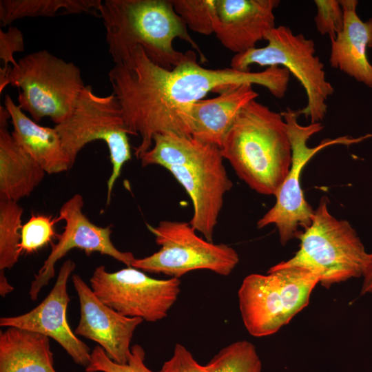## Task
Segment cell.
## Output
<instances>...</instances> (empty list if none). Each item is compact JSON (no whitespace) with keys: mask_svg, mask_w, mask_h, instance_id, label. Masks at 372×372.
<instances>
[{"mask_svg":"<svg viewBox=\"0 0 372 372\" xmlns=\"http://www.w3.org/2000/svg\"><path fill=\"white\" fill-rule=\"evenodd\" d=\"M289 77L288 70L280 66L257 72L206 68L197 62L193 50L185 52L178 65L168 70L152 62L140 45L108 72L130 134L141 136L134 147L137 158L152 147L155 134L192 136V107L209 92L219 94L231 86L250 83L280 99Z\"/></svg>","mask_w":372,"mask_h":372,"instance_id":"cell-1","label":"cell"},{"mask_svg":"<svg viewBox=\"0 0 372 372\" xmlns=\"http://www.w3.org/2000/svg\"><path fill=\"white\" fill-rule=\"evenodd\" d=\"M220 151L237 176L263 195H276L292 161L284 117L256 100L240 112Z\"/></svg>","mask_w":372,"mask_h":372,"instance_id":"cell-2","label":"cell"},{"mask_svg":"<svg viewBox=\"0 0 372 372\" xmlns=\"http://www.w3.org/2000/svg\"><path fill=\"white\" fill-rule=\"evenodd\" d=\"M100 18L114 63L125 59L140 45L152 62L172 70L184 56L173 46L176 38L195 48L203 63L207 61L175 12L172 0H105Z\"/></svg>","mask_w":372,"mask_h":372,"instance_id":"cell-3","label":"cell"},{"mask_svg":"<svg viewBox=\"0 0 372 372\" xmlns=\"http://www.w3.org/2000/svg\"><path fill=\"white\" fill-rule=\"evenodd\" d=\"M328 203L326 196L321 198L311 225L298 238L299 249L288 260L279 262L310 271L327 289L362 277L369 256L356 231L347 220L334 217Z\"/></svg>","mask_w":372,"mask_h":372,"instance_id":"cell-4","label":"cell"},{"mask_svg":"<svg viewBox=\"0 0 372 372\" xmlns=\"http://www.w3.org/2000/svg\"><path fill=\"white\" fill-rule=\"evenodd\" d=\"M319 283L312 272L280 263L266 275L251 273L238 292L239 309L248 333L257 338L271 335L306 307Z\"/></svg>","mask_w":372,"mask_h":372,"instance_id":"cell-5","label":"cell"},{"mask_svg":"<svg viewBox=\"0 0 372 372\" xmlns=\"http://www.w3.org/2000/svg\"><path fill=\"white\" fill-rule=\"evenodd\" d=\"M8 85L19 90L18 105L39 122L49 117L58 125L72 113L85 85L81 69L46 50L23 56L12 67Z\"/></svg>","mask_w":372,"mask_h":372,"instance_id":"cell-6","label":"cell"},{"mask_svg":"<svg viewBox=\"0 0 372 372\" xmlns=\"http://www.w3.org/2000/svg\"><path fill=\"white\" fill-rule=\"evenodd\" d=\"M267 45L235 54L230 68L250 72L249 66H280L300 83L307 94V105L298 111L310 123H320L327 111V101L334 92L326 78L324 64L316 55L315 43L302 34H296L286 25L276 26L265 35Z\"/></svg>","mask_w":372,"mask_h":372,"instance_id":"cell-7","label":"cell"},{"mask_svg":"<svg viewBox=\"0 0 372 372\" xmlns=\"http://www.w3.org/2000/svg\"><path fill=\"white\" fill-rule=\"evenodd\" d=\"M54 128L72 167L78 154L87 144L94 141L105 142L112 163V173L107 180V203L109 204L122 168L132 158L128 138L131 134L116 97L112 93L98 95L92 85H87L80 93L71 115L55 125Z\"/></svg>","mask_w":372,"mask_h":372,"instance_id":"cell-8","label":"cell"},{"mask_svg":"<svg viewBox=\"0 0 372 372\" xmlns=\"http://www.w3.org/2000/svg\"><path fill=\"white\" fill-rule=\"evenodd\" d=\"M287 123L292 148V161L289 171L275 196L274 205L257 222L258 229L269 225L277 228L280 242L285 245L311 223L314 209L304 198L300 186V174L305 165L322 149L334 145H350L372 137V134L358 138L342 136L336 138L322 140L319 145L311 147L309 139L322 130L320 123L302 125L298 123V112L287 108L281 112Z\"/></svg>","mask_w":372,"mask_h":372,"instance_id":"cell-9","label":"cell"},{"mask_svg":"<svg viewBox=\"0 0 372 372\" xmlns=\"http://www.w3.org/2000/svg\"><path fill=\"white\" fill-rule=\"evenodd\" d=\"M147 227L161 248L149 256L136 258L132 267L138 269L176 278L199 269L227 276L239 262L234 248L198 236L189 223L162 220L156 227L147 224Z\"/></svg>","mask_w":372,"mask_h":372,"instance_id":"cell-10","label":"cell"},{"mask_svg":"<svg viewBox=\"0 0 372 372\" xmlns=\"http://www.w3.org/2000/svg\"><path fill=\"white\" fill-rule=\"evenodd\" d=\"M90 283L104 304L125 316L147 322L165 318L180 291L179 278H153L132 266L109 272L100 265L95 268Z\"/></svg>","mask_w":372,"mask_h":372,"instance_id":"cell-11","label":"cell"},{"mask_svg":"<svg viewBox=\"0 0 372 372\" xmlns=\"http://www.w3.org/2000/svg\"><path fill=\"white\" fill-rule=\"evenodd\" d=\"M83 198L75 194L65 201L59 210V221L63 220L62 233L57 234V242L51 244V251L43 266L34 275L29 290L32 300L38 298L41 290L55 275V264L72 249L83 250L86 254L93 252L109 256L131 267L136 258L132 252L121 251L112 243L111 226H97L83 214Z\"/></svg>","mask_w":372,"mask_h":372,"instance_id":"cell-12","label":"cell"},{"mask_svg":"<svg viewBox=\"0 0 372 372\" xmlns=\"http://www.w3.org/2000/svg\"><path fill=\"white\" fill-rule=\"evenodd\" d=\"M223 159L220 148L209 144L194 162L167 169L192 200L189 224L209 242H213L224 196L232 187Z\"/></svg>","mask_w":372,"mask_h":372,"instance_id":"cell-13","label":"cell"},{"mask_svg":"<svg viewBox=\"0 0 372 372\" xmlns=\"http://www.w3.org/2000/svg\"><path fill=\"white\" fill-rule=\"evenodd\" d=\"M75 267L74 261L66 260L59 271L54 287L45 298L25 313L1 317L0 326L26 329L51 338L64 349L75 364L85 368L90 364L92 351L72 331L66 318L70 302L67 285Z\"/></svg>","mask_w":372,"mask_h":372,"instance_id":"cell-14","label":"cell"},{"mask_svg":"<svg viewBox=\"0 0 372 372\" xmlns=\"http://www.w3.org/2000/svg\"><path fill=\"white\" fill-rule=\"evenodd\" d=\"M72 281L80 304L75 334L97 342L114 362L126 364L134 332L143 320L125 316L104 304L79 275L74 273Z\"/></svg>","mask_w":372,"mask_h":372,"instance_id":"cell-15","label":"cell"},{"mask_svg":"<svg viewBox=\"0 0 372 372\" xmlns=\"http://www.w3.org/2000/svg\"><path fill=\"white\" fill-rule=\"evenodd\" d=\"M278 0H216V38L236 54L256 48L276 27L274 10Z\"/></svg>","mask_w":372,"mask_h":372,"instance_id":"cell-16","label":"cell"},{"mask_svg":"<svg viewBox=\"0 0 372 372\" xmlns=\"http://www.w3.org/2000/svg\"><path fill=\"white\" fill-rule=\"evenodd\" d=\"M340 2L344 25L336 38L331 40L330 65L372 88V65L366 56L367 48H372V18L363 21L359 17L357 0Z\"/></svg>","mask_w":372,"mask_h":372,"instance_id":"cell-17","label":"cell"},{"mask_svg":"<svg viewBox=\"0 0 372 372\" xmlns=\"http://www.w3.org/2000/svg\"><path fill=\"white\" fill-rule=\"evenodd\" d=\"M251 84L231 86L213 99H201L192 107V136L203 143L222 147L223 140L242 109L258 94Z\"/></svg>","mask_w":372,"mask_h":372,"instance_id":"cell-18","label":"cell"},{"mask_svg":"<svg viewBox=\"0 0 372 372\" xmlns=\"http://www.w3.org/2000/svg\"><path fill=\"white\" fill-rule=\"evenodd\" d=\"M15 141L27 152L48 174H59L72 167L54 127L38 125L29 118L9 94L4 99Z\"/></svg>","mask_w":372,"mask_h":372,"instance_id":"cell-19","label":"cell"},{"mask_svg":"<svg viewBox=\"0 0 372 372\" xmlns=\"http://www.w3.org/2000/svg\"><path fill=\"white\" fill-rule=\"evenodd\" d=\"M0 123V199L18 202L31 194L45 172Z\"/></svg>","mask_w":372,"mask_h":372,"instance_id":"cell-20","label":"cell"},{"mask_svg":"<svg viewBox=\"0 0 372 372\" xmlns=\"http://www.w3.org/2000/svg\"><path fill=\"white\" fill-rule=\"evenodd\" d=\"M0 372H56L49 337L17 327L1 331Z\"/></svg>","mask_w":372,"mask_h":372,"instance_id":"cell-21","label":"cell"},{"mask_svg":"<svg viewBox=\"0 0 372 372\" xmlns=\"http://www.w3.org/2000/svg\"><path fill=\"white\" fill-rule=\"evenodd\" d=\"M101 0H1L0 21L6 26L25 17L90 14L100 17Z\"/></svg>","mask_w":372,"mask_h":372,"instance_id":"cell-22","label":"cell"},{"mask_svg":"<svg viewBox=\"0 0 372 372\" xmlns=\"http://www.w3.org/2000/svg\"><path fill=\"white\" fill-rule=\"evenodd\" d=\"M153 143L148 151L138 157L141 165H157L167 169L194 162L209 145L192 136L173 134H155Z\"/></svg>","mask_w":372,"mask_h":372,"instance_id":"cell-23","label":"cell"},{"mask_svg":"<svg viewBox=\"0 0 372 372\" xmlns=\"http://www.w3.org/2000/svg\"><path fill=\"white\" fill-rule=\"evenodd\" d=\"M23 211L18 202L0 199L1 271L12 269L18 262Z\"/></svg>","mask_w":372,"mask_h":372,"instance_id":"cell-24","label":"cell"},{"mask_svg":"<svg viewBox=\"0 0 372 372\" xmlns=\"http://www.w3.org/2000/svg\"><path fill=\"white\" fill-rule=\"evenodd\" d=\"M209 372H261L262 362L255 346L238 340L223 347L206 364Z\"/></svg>","mask_w":372,"mask_h":372,"instance_id":"cell-25","label":"cell"},{"mask_svg":"<svg viewBox=\"0 0 372 372\" xmlns=\"http://www.w3.org/2000/svg\"><path fill=\"white\" fill-rule=\"evenodd\" d=\"M175 12L192 31L210 35L214 31L216 0H172Z\"/></svg>","mask_w":372,"mask_h":372,"instance_id":"cell-26","label":"cell"},{"mask_svg":"<svg viewBox=\"0 0 372 372\" xmlns=\"http://www.w3.org/2000/svg\"><path fill=\"white\" fill-rule=\"evenodd\" d=\"M58 218L40 214H32L22 225L19 253L32 254L51 242L57 236L54 230Z\"/></svg>","mask_w":372,"mask_h":372,"instance_id":"cell-27","label":"cell"},{"mask_svg":"<svg viewBox=\"0 0 372 372\" xmlns=\"http://www.w3.org/2000/svg\"><path fill=\"white\" fill-rule=\"evenodd\" d=\"M145 353L143 348L134 344L131 347V354L126 364H118L112 360L99 345L91 352L89 365L85 372H153L145 363Z\"/></svg>","mask_w":372,"mask_h":372,"instance_id":"cell-28","label":"cell"},{"mask_svg":"<svg viewBox=\"0 0 372 372\" xmlns=\"http://www.w3.org/2000/svg\"><path fill=\"white\" fill-rule=\"evenodd\" d=\"M25 49L24 38L21 31L15 26H9L6 32L0 30V59L3 68L0 70V92L8 85V75L12 67L17 61L14 54Z\"/></svg>","mask_w":372,"mask_h":372,"instance_id":"cell-29","label":"cell"},{"mask_svg":"<svg viewBox=\"0 0 372 372\" xmlns=\"http://www.w3.org/2000/svg\"><path fill=\"white\" fill-rule=\"evenodd\" d=\"M317 13L314 17L316 27L322 35L334 39L344 25V13L340 1L316 0Z\"/></svg>","mask_w":372,"mask_h":372,"instance_id":"cell-30","label":"cell"},{"mask_svg":"<svg viewBox=\"0 0 372 372\" xmlns=\"http://www.w3.org/2000/svg\"><path fill=\"white\" fill-rule=\"evenodd\" d=\"M159 372H209V370L206 364H200L185 347L177 343L173 355L163 363Z\"/></svg>","mask_w":372,"mask_h":372,"instance_id":"cell-31","label":"cell"},{"mask_svg":"<svg viewBox=\"0 0 372 372\" xmlns=\"http://www.w3.org/2000/svg\"><path fill=\"white\" fill-rule=\"evenodd\" d=\"M362 277H363V282L360 296L372 293V253L369 254Z\"/></svg>","mask_w":372,"mask_h":372,"instance_id":"cell-32","label":"cell"},{"mask_svg":"<svg viewBox=\"0 0 372 372\" xmlns=\"http://www.w3.org/2000/svg\"><path fill=\"white\" fill-rule=\"evenodd\" d=\"M14 288L8 283L5 276L4 271L0 273V294L5 297L8 293L12 292Z\"/></svg>","mask_w":372,"mask_h":372,"instance_id":"cell-33","label":"cell"}]
</instances>
